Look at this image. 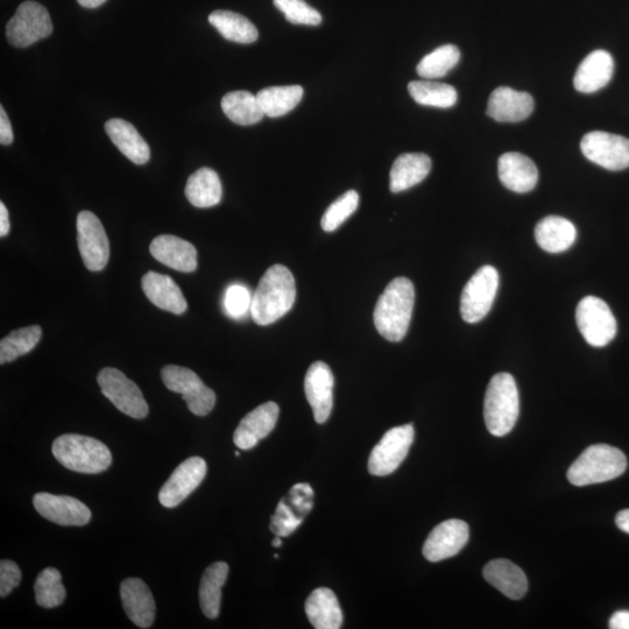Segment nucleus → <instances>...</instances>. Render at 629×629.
Wrapping results in <instances>:
<instances>
[{
	"mask_svg": "<svg viewBox=\"0 0 629 629\" xmlns=\"http://www.w3.org/2000/svg\"><path fill=\"white\" fill-rule=\"evenodd\" d=\"M296 300L295 279L286 266L274 265L261 278L252 298L251 316L258 325H270L284 317Z\"/></svg>",
	"mask_w": 629,
	"mask_h": 629,
	"instance_id": "1",
	"label": "nucleus"
},
{
	"mask_svg": "<svg viewBox=\"0 0 629 629\" xmlns=\"http://www.w3.org/2000/svg\"><path fill=\"white\" fill-rule=\"evenodd\" d=\"M414 303L411 280L400 277L391 281L374 309L373 321L379 334L390 342L402 341L411 324Z\"/></svg>",
	"mask_w": 629,
	"mask_h": 629,
	"instance_id": "2",
	"label": "nucleus"
},
{
	"mask_svg": "<svg viewBox=\"0 0 629 629\" xmlns=\"http://www.w3.org/2000/svg\"><path fill=\"white\" fill-rule=\"evenodd\" d=\"M520 414L517 383L510 373H498L487 387L484 402V419L493 436L510 434Z\"/></svg>",
	"mask_w": 629,
	"mask_h": 629,
	"instance_id": "3",
	"label": "nucleus"
},
{
	"mask_svg": "<svg viewBox=\"0 0 629 629\" xmlns=\"http://www.w3.org/2000/svg\"><path fill=\"white\" fill-rule=\"evenodd\" d=\"M58 462L70 471L96 475L110 468L111 451L96 438L67 434L56 438L52 447Z\"/></svg>",
	"mask_w": 629,
	"mask_h": 629,
	"instance_id": "4",
	"label": "nucleus"
},
{
	"mask_svg": "<svg viewBox=\"0 0 629 629\" xmlns=\"http://www.w3.org/2000/svg\"><path fill=\"white\" fill-rule=\"evenodd\" d=\"M626 469L623 451L611 445L596 444L585 449L570 466L568 479L575 486L600 484L620 477Z\"/></svg>",
	"mask_w": 629,
	"mask_h": 629,
	"instance_id": "5",
	"label": "nucleus"
},
{
	"mask_svg": "<svg viewBox=\"0 0 629 629\" xmlns=\"http://www.w3.org/2000/svg\"><path fill=\"white\" fill-rule=\"evenodd\" d=\"M161 378L169 391L182 394L188 409L194 415L206 416L216 405V394L197 374L187 367L168 365L161 371Z\"/></svg>",
	"mask_w": 629,
	"mask_h": 629,
	"instance_id": "6",
	"label": "nucleus"
},
{
	"mask_svg": "<svg viewBox=\"0 0 629 629\" xmlns=\"http://www.w3.org/2000/svg\"><path fill=\"white\" fill-rule=\"evenodd\" d=\"M576 321L586 343L595 348L609 345L617 336V320L607 303L596 296H586L578 303Z\"/></svg>",
	"mask_w": 629,
	"mask_h": 629,
	"instance_id": "7",
	"label": "nucleus"
},
{
	"mask_svg": "<svg viewBox=\"0 0 629 629\" xmlns=\"http://www.w3.org/2000/svg\"><path fill=\"white\" fill-rule=\"evenodd\" d=\"M498 287L499 273L492 266L480 267L472 275L461 298V315L466 323H478L490 313Z\"/></svg>",
	"mask_w": 629,
	"mask_h": 629,
	"instance_id": "8",
	"label": "nucleus"
},
{
	"mask_svg": "<svg viewBox=\"0 0 629 629\" xmlns=\"http://www.w3.org/2000/svg\"><path fill=\"white\" fill-rule=\"evenodd\" d=\"M102 393L118 411L132 419H145L148 415L147 402L140 388L127 378L122 371L105 367L97 377Z\"/></svg>",
	"mask_w": 629,
	"mask_h": 629,
	"instance_id": "9",
	"label": "nucleus"
},
{
	"mask_svg": "<svg viewBox=\"0 0 629 629\" xmlns=\"http://www.w3.org/2000/svg\"><path fill=\"white\" fill-rule=\"evenodd\" d=\"M53 32L51 16L45 6L37 2H25L6 26V37L17 48H26Z\"/></svg>",
	"mask_w": 629,
	"mask_h": 629,
	"instance_id": "10",
	"label": "nucleus"
},
{
	"mask_svg": "<svg viewBox=\"0 0 629 629\" xmlns=\"http://www.w3.org/2000/svg\"><path fill=\"white\" fill-rule=\"evenodd\" d=\"M413 424L388 430L381 441L373 448L369 458V472L373 476L391 475L399 468L408 455L414 442Z\"/></svg>",
	"mask_w": 629,
	"mask_h": 629,
	"instance_id": "11",
	"label": "nucleus"
},
{
	"mask_svg": "<svg viewBox=\"0 0 629 629\" xmlns=\"http://www.w3.org/2000/svg\"><path fill=\"white\" fill-rule=\"evenodd\" d=\"M77 244L84 265L91 272L104 270L109 263L110 244L100 219L91 211L77 216Z\"/></svg>",
	"mask_w": 629,
	"mask_h": 629,
	"instance_id": "12",
	"label": "nucleus"
},
{
	"mask_svg": "<svg viewBox=\"0 0 629 629\" xmlns=\"http://www.w3.org/2000/svg\"><path fill=\"white\" fill-rule=\"evenodd\" d=\"M581 150L586 159L609 171H623L629 167V139L607 132L585 134Z\"/></svg>",
	"mask_w": 629,
	"mask_h": 629,
	"instance_id": "13",
	"label": "nucleus"
},
{
	"mask_svg": "<svg viewBox=\"0 0 629 629\" xmlns=\"http://www.w3.org/2000/svg\"><path fill=\"white\" fill-rule=\"evenodd\" d=\"M314 491L309 484H296L288 496L280 501L271 519L272 533L285 537L298 528L306 515L313 510Z\"/></svg>",
	"mask_w": 629,
	"mask_h": 629,
	"instance_id": "14",
	"label": "nucleus"
},
{
	"mask_svg": "<svg viewBox=\"0 0 629 629\" xmlns=\"http://www.w3.org/2000/svg\"><path fill=\"white\" fill-rule=\"evenodd\" d=\"M207 475V463L201 457H190L172 473L159 493L160 504L174 508L182 504Z\"/></svg>",
	"mask_w": 629,
	"mask_h": 629,
	"instance_id": "15",
	"label": "nucleus"
},
{
	"mask_svg": "<svg viewBox=\"0 0 629 629\" xmlns=\"http://www.w3.org/2000/svg\"><path fill=\"white\" fill-rule=\"evenodd\" d=\"M35 510L45 519L61 526H86L91 520V511L79 499L40 492L33 498Z\"/></svg>",
	"mask_w": 629,
	"mask_h": 629,
	"instance_id": "16",
	"label": "nucleus"
},
{
	"mask_svg": "<svg viewBox=\"0 0 629 629\" xmlns=\"http://www.w3.org/2000/svg\"><path fill=\"white\" fill-rule=\"evenodd\" d=\"M469 526L462 520H447L433 529L423 546L429 562H441L456 556L469 541Z\"/></svg>",
	"mask_w": 629,
	"mask_h": 629,
	"instance_id": "17",
	"label": "nucleus"
},
{
	"mask_svg": "<svg viewBox=\"0 0 629 629\" xmlns=\"http://www.w3.org/2000/svg\"><path fill=\"white\" fill-rule=\"evenodd\" d=\"M334 385V374L327 364L316 362L309 367L305 392L317 423L323 424L329 419L334 407Z\"/></svg>",
	"mask_w": 629,
	"mask_h": 629,
	"instance_id": "18",
	"label": "nucleus"
},
{
	"mask_svg": "<svg viewBox=\"0 0 629 629\" xmlns=\"http://www.w3.org/2000/svg\"><path fill=\"white\" fill-rule=\"evenodd\" d=\"M280 408L275 402H266V404L253 409V411L240 421L239 426L233 435V442L236 447L242 450H251L270 435L277 426Z\"/></svg>",
	"mask_w": 629,
	"mask_h": 629,
	"instance_id": "19",
	"label": "nucleus"
},
{
	"mask_svg": "<svg viewBox=\"0 0 629 629\" xmlns=\"http://www.w3.org/2000/svg\"><path fill=\"white\" fill-rule=\"evenodd\" d=\"M533 110L534 100L528 93L499 87L491 94L486 113L499 123H519L532 115Z\"/></svg>",
	"mask_w": 629,
	"mask_h": 629,
	"instance_id": "20",
	"label": "nucleus"
},
{
	"mask_svg": "<svg viewBox=\"0 0 629 629\" xmlns=\"http://www.w3.org/2000/svg\"><path fill=\"white\" fill-rule=\"evenodd\" d=\"M126 616L140 628H150L155 619V602L150 588L139 578H127L120 585Z\"/></svg>",
	"mask_w": 629,
	"mask_h": 629,
	"instance_id": "21",
	"label": "nucleus"
},
{
	"mask_svg": "<svg viewBox=\"0 0 629 629\" xmlns=\"http://www.w3.org/2000/svg\"><path fill=\"white\" fill-rule=\"evenodd\" d=\"M498 173L501 183L514 193L532 192L539 181V171L526 155L521 153H505L498 162Z\"/></svg>",
	"mask_w": 629,
	"mask_h": 629,
	"instance_id": "22",
	"label": "nucleus"
},
{
	"mask_svg": "<svg viewBox=\"0 0 629 629\" xmlns=\"http://www.w3.org/2000/svg\"><path fill=\"white\" fill-rule=\"evenodd\" d=\"M150 251L154 259L175 271L192 273L197 268L196 247L172 235H162L153 240Z\"/></svg>",
	"mask_w": 629,
	"mask_h": 629,
	"instance_id": "23",
	"label": "nucleus"
},
{
	"mask_svg": "<svg viewBox=\"0 0 629 629\" xmlns=\"http://www.w3.org/2000/svg\"><path fill=\"white\" fill-rule=\"evenodd\" d=\"M143 291L154 306L168 313L181 315L186 312L188 305L181 289L168 275L148 272L141 280Z\"/></svg>",
	"mask_w": 629,
	"mask_h": 629,
	"instance_id": "24",
	"label": "nucleus"
},
{
	"mask_svg": "<svg viewBox=\"0 0 629 629\" xmlns=\"http://www.w3.org/2000/svg\"><path fill=\"white\" fill-rule=\"evenodd\" d=\"M614 73V60L609 52L595 51L579 65L574 84L579 93L593 94L610 83Z\"/></svg>",
	"mask_w": 629,
	"mask_h": 629,
	"instance_id": "25",
	"label": "nucleus"
},
{
	"mask_svg": "<svg viewBox=\"0 0 629 629\" xmlns=\"http://www.w3.org/2000/svg\"><path fill=\"white\" fill-rule=\"evenodd\" d=\"M111 141L127 159L136 165H145L151 159L150 146L131 123L113 118L105 124Z\"/></svg>",
	"mask_w": 629,
	"mask_h": 629,
	"instance_id": "26",
	"label": "nucleus"
},
{
	"mask_svg": "<svg viewBox=\"0 0 629 629\" xmlns=\"http://www.w3.org/2000/svg\"><path fill=\"white\" fill-rule=\"evenodd\" d=\"M484 578L493 588L510 599L524 598L528 591V579L517 564L508 560H493L486 564Z\"/></svg>",
	"mask_w": 629,
	"mask_h": 629,
	"instance_id": "27",
	"label": "nucleus"
},
{
	"mask_svg": "<svg viewBox=\"0 0 629 629\" xmlns=\"http://www.w3.org/2000/svg\"><path fill=\"white\" fill-rule=\"evenodd\" d=\"M431 171V159L423 153H406L394 161L390 174V188L394 194L419 185Z\"/></svg>",
	"mask_w": 629,
	"mask_h": 629,
	"instance_id": "28",
	"label": "nucleus"
},
{
	"mask_svg": "<svg viewBox=\"0 0 629 629\" xmlns=\"http://www.w3.org/2000/svg\"><path fill=\"white\" fill-rule=\"evenodd\" d=\"M577 229L568 219L548 216L537 223L535 239L541 249L549 253H561L575 244Z\"/></svg>",
	"mask_w": 629,
	"mask_h": 629,
	"instance_id": "29",
	"label": "nucleus"
},
{
	"mask_svg": "<svg viewBox=\"0 0 629 629\" xmlns=\"http://www.w3.org/2000/svg\"><path fill=\"white\" fill-rule=\"evenodd\" d=\"M306 613L310 624L316 629H339L343 625V612L335 592L318 588L306 602Z\"/></svg>",
	"mask_w": 629,
	"mask_h": 629,
	"instance_id": "30",
	"label": "nucleus"
},
{
	"mask_svg": "<svg viewBox=\"0 0 629 629\" xmlns=\"http://www.w3.org/2000/svg\"><path fill=\"white\" fill-rule=\"evenodd\" d=\"M185 193L188 201L196 208L215 207L222 200L221 179L214 169L203 167L189 176Z\"/></svg>",
	"mask_w": 629,
	"mask_h": 629,
	"instance_id": "31",
	"label": "nucleus"
},
{
	"mask_svg": "<svg viewBox=\"0 0 629 629\" xmlns=\"http://www.w3.org/2000/svg\"><path fill=\"white\" fill-rule=\"evenodd\" d=\"M229 565L216 562L204 571L200 584L201 609L209 619H216L221 612L222 588L228 579Z\"/></svg>",
	"mask_w": 629,
	"mask_h": 629,
	"instance_id": "32",
	"label": "nucleus"
},
{
	"mask_svg": "<svg viewBox=\"0 0 629 629\" xmlns=\"http://www.w3.org/2000/svg\"><path fill=\"white\" fill-rule=\"evenodd\" d=\"M209 23L221 33L223 38L237 44H253L259 38L257 27L242 14L236 12L224 10L212 12Z\"/></svg>",
	"mask_w": 629,
	"mask_h": 629,
	"instance_id": "33",
	"label": "nucleus"
},
{
	"mask_svg": "<svg viewBox=\"0 0 629 629\" xmlns=\"http://www.w3.org/2000/svg\"><path fill=\"white\" fill-rule=\"evenodd\" d=\"M222 109L231 122L242 126L257 124L265 117L257 96L244 90L226 94L222 100Z\"/></svg>",
	"mask_w": 629,
	"mask_h": 629,
	"instance_id": "34",
	"label": "nucleus"
},
{
	"mask_svg": "<svg viewBox=\"0 0 629 629\" xmlns=\"http://www.w3.org/2000/svg\"><path fill=\"white\" fill-rule=\"evenodd\" d=\"M303 94L301 86L271 87L260 90L257 98L265 116L279 118L294 110Z\"/></svg>",
	"mask_w": 629,
	"mask_h": 629,
	"instance_id": "35",
	"label": "nucleus"
},
{
	"mask_svg": "<svg viewBox=\"0 0 629 629\" xmlns=\"http://www.w3.org/2000/svg\"><path fill=\"white\" fill-rule=\"evenodd\" d=\"M408 91L416 103L433 108L449 109L458 100L456 89L444 83L414 81L409 83Z\"/></svg>",
	"mask_w": 629,
	"mask_h": 629,
	"instance_id": "36",
	"label": "nucleus"
},
{
	"mask_svg": "<svg viewBox=\"0 0 629 629\" xmlns=\"http://www.w3.org/2000/svg\"><path fill=\"white\" fill-rule=\"evenodd\" d=\"M42 337L39 325L14 330L0 342V364L13 362L17 358L27 355L38 345Z\"/></svg>",
	"mask_w": 629,
	"mask_h": 629,
	"instance_id": "37",
	"label": "nucleus"
},
{
	"mask_svg": "<svg viewBox=\"0 0 629 629\" xmlns=\"http://www.w3.org/2000/svg\"><path fill=\"white\" fill-rule=\"evenodd\" d=\"M459 60H461V52L458 47L444 45L424 56L416 70L422 79H441L457 66Z\"/></svg>",
	"mask_w": 629,
	"mask_h": 629,
	"instance_id": "38",
	"label": "nucleus"
},
{
	"mask_svg": "<svg viewBox=\"0 0 629 629\" xmlns=\"http://www.w3.org/2000/svg\"><path fill=\"white\" fill-rule=\"evenodd\" d=\"M35 600L44 609H54L65 602L67 593L59 570L47 568L41 571L34 585Z\"/></svg>",
	"mask_w": 629,
	"mask_h": 629,
	"instance_id": "39",
	"label": "nucleus"
},
{
	"mask_svg": "<svg viewBox=\"0 0 629 629\" xmlns=\"http://www.w3.org/2000/svg\"><path fill=\"white\" fill-rule=\"evenodd\" d=\"M359 206V195L355 190H349L339 197L324 212L321 225L325 232H334L341 226L346 219L355 214Z\"/></svg>",
	"mask_w": 629,
	"mask_h": 629,
	"instance_id": "40",
	"label": "nucleus"
},
{
	"mask_svg": "<svg viewBox=\"0 0 629 629\" xmlns=\"http://www.w3.org/2000/svg\"><path fill=\"white\" fill-rule=\"evenodd\" d=\"M273 3L284 13L289 23L306 26H318L322 23L321 13L305 0H273Z\"/></svg>",
	"mask_w": 629,
	"mask_h": 629,
	"instance_id": "41",
	"label": "nucleus"
},
{
	"mask_svg": "<svg viewBox=\"0 0 629 629\" xmlns=\"http://www.w3.org/2000/svg\"><path fill=\"white\" fill-rule=\"evenodd\" d=\"M251 292L243 285H231L226 289L224 309L233 320H242L247 314L251 315Z\"/></svg>",
	"mask_w": 629,
	"mask_h": 629,
	"instance_id": "42",
	"label": "nucleus"
},
{
	"mask_svg": "<svg viewBox=\"0 0 629 629\" xmlns=\"http://www.w3.org/2000/svg\"><path fill=\"white\" fill-rule=\"evenodd\" d=\"M21 582V571L17 563L9 560L0 562V597L5 598Z\"/></svg>",
	"mask_w": 629,
	"mask_h": 629,
	"instance_id": "43",
	"label": "nucleus"
},
{
	"mask_svg": "<svg viewBox=\"0 0 629 629\" xmlns=\"http://www.w3.org/2000/svg\"><path fill=\"white\" fill-rule=\"evenodd\" d=\"M13 130L9 117L4 109V106H0V144L3 146H9L13 143Z\"/></svg>",
	"mask_w": 629,
	"mask_h": 629,
	"instance_id": "44",
	"label": "nucleus"
},
{
	"mask_svg": "<svg viewBox=\"0 0 629 629\" xmlns=\"http://www.w3.org/2000/svg\"><path fill=\"white\" fill-rule=\"evenodd\" d=\"M610 628L629 629V611H618L610 619Z\"/></svg>",
	"mask_w": 629,
	"mask_h": 629,
	"instance_id": "45",
	"label": "nucleus"
},
{
	"mask_svg": "<svg viewBox=\"0 0 629 629\" xmlns=\"http://www.w3.org/2000/svg\"><path fill=\"white\" fill-rule=\"evenodd\" d=\"M10 228L9 211H7L5 204L2 202L0 203V237L9 235Z\"/></svg>",
	"mask_w": 629,
	"mask_h": 629,
	"instance_id": "46",
	"label": "nucleus"
},
{
	"mask_svg": "<svg viewBox=\"0 0 629 629\" xmlns=\"http://www.w3.org/2000/svg\"><path fill=\"white\" fill-rule=\"evenodd\" d=\"M616 524L620 530L629 534V510H624L618 513Z\"/></svg>",
	"mask_w": 629,
	"mask_h": 629,
	"instance_id": "47",
	"label": "nucleus"
},
{
	"mask_svg": "<svg viewBox=\"0 0 629 629\" xmlns=\"http://www.w3.org/2000/svg\"><path fill=\"white\" fill-rule=\"evenodd\" d=\"M83 7H87V9H96V7H100L103 5L106 0H77Z\"/></svg>",
	"mask_w": 629,
	"mask_h": 629,
	"instance_id": "48",
	"label": "nucleus"
},
{
	"mask_svg": "<svg viewBox=\"0 0 629 629\" xmlns=\"http://www.w3.org/2000/svg\"><path fill=\"white\" fill-rule=\"evenodd\" d=\"M282 541L280 539V536L275 537L274 541L272 542V546L273 547H281Z\"/></svg>",
	"mask_w": 629,
	"mask_h": 629,
	"instance_id": "49",
	"label": "nucleus"
},
{
	"mask_svg": "<svg viewBox=\"0 0 629 629\" xmlns=\"http://www.w3.org/2000/svg\"><path fill=\"white\" fill-rule=\"evenodd\" d=\"M235 455L238 457V456L240 455V454H239V451H236V452H235Z\"/></svg>",
	"mask_w": 629,
	"mask_h": 629,
	"instance_id": "50",
	"label": "nucleus"
}]
</instances>
